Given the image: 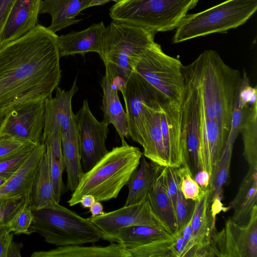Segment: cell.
I'll return each mask as SVG.
<instances>
[{
	"mask_svg": "<svg viewBox=\"0 0 257 257\" xmlns=\"http://www.w3.org/2000/svg\"><path fill=\"white\" fill-rule=\"evenodd\" d=\"M140 150L127 143L112 148L89 170L84 172L67 202L70 206L80 203L90 194L96 201H107L118 196L140 165Z\"/></svg>",
	"mask_w": 257,
	"mask_h": 257,
	"instance_id": "cell-3",
	"label": "cell"
},
{
	"mask_svg": "<svg viewBox=\"0 0 257 257\" xmlns=\"http://www.w3.org/2000/svg\"><path fill=\"white\" fill-rule=\"evenodd\" d=\"M9 109L0 110V131L9 113Z\"/></svg>",
	"mask_w": 257,
	"mask_h": 257,
	"instance_id": "cell-47",
	"label": "cell"
},
{
	"mask_svg": "<svg viewBox=\"0 0 257 257\" xmlns=\"http://www.w3.org/2000/svg\"><path fill=\"white\" fill-rule=\"evenodd\" d=\"M211 191L209 187L205 193L195 201L191 220V237L183 256H211V247L217 215L211 205Z\"/></svg>",
	"mask_w": 257,
	"mask_h": 257,
	"instance_id": "cell-14",
	"label": "cell"
},
{
	"mask_svg": "<svg viewBox=\"0 0 257 257\" xmlns=\"http://www.w3.org/2000/svg\"><path fill=\"white\" fill-rule=\"evenodd\" d=\"M240 132L243 144V155L249 168L257 169V101L248 108Z\"/></svg>",
	"mask_w": 257,
	"mask_h": 257,
	"instance_id": "cell-32",
	"label": "cell"
},
{
	"mask_svg": "<svg viewBox=\"0 0 257 257\" xmlns=\"http://www.w3.org/2000/svg\"><path fill=\"white\" fill-rule=\"evenodd\" d=\"M179 176V189L186 199L196 201L205 193L206 190L202 189L195 180L188 163H185L177 168Z\"/></svg>",
	"mask_w": 257,
	"mask_h": 257,
	"instance_id": "cell-34",
	"label": "cell"
},
{
	"mask_svg": "<svg viewBox=\"0 0 257 257\" xmlns=\"http://www.w3.org/2000/svg\"><path fill=\"white\" fill-rule=\"evenodd\" d=\"M62 138V150L67 173V189L73 192L84 174L81 162L75 116L68 133Z\"/></svg>",
	"mask_w": 257,
	"mask_h": 257,
	"instance_id": "cell-27",
	"label": "cell"
},
{
	"mask_svg": "<svg viewBox=\"0 0 257 257\" xmlns=\"http://www.w3.org/2000/svg\"><path fill=\"white\" fill-rule=\"evenodd\" d=\"M36 145L30 141L0 133V160L32 150Z\"/></svg>",
	"mask_w": 257,
	"mask_h": 257,
	"instance_id": "cell-35",
	"label": "cell"
},
{
	"mask_svg": "<svg viewBox=\"0 0 257 257\" xmlns=\"http://www.w3.org/2000/svg\"><path fill=\"white\" fill-rule=\"evenodd\" d=\"M255 206H257V169L249 168L236 196L227 208L233 210V215L230 217L233 221L244 224Z\"/></svg>",
	"mask_w": 257,
	"mask_h": 257,
	"instance_id": "cell-24",
	"label": "cell"
},
{
	"mask_svg": "<svg viewBox=\"0 0 257 257\" xmlns=\"http://www.w3.org/2000/svg\"><path fill=\"white\" fill-rule=\"evenodd\" d=\"M76 79L70 89L56 88L55 97L45 100V110L48 111L59 126L61 137L66 135L74 120L75 114L72 109V99L78 91Z\"/></svg>",
	"mask_w": 257,
	"mask_h": 257,
	"instance_id": "cell-30",
	"label": "cell"
},
{
	"mask_svg": "<svg viewBox=\"0 0 257 257\" xmlns=\"http://www.w3.org/2000/svg\"><path fill=\"white\" fill-rule=\"evenodd\" d=\"M140 165L133 173L127 184L128 193L124 205L136 204L145 199L164 167L147 161L144 156Z\"/></svg>",
	"mask_w": 257,
	"mask_h": 257,
	"instance_id": "cell-26",
	"label": "cell"
},
{
	"mask_svg": "<svg viewBox=\"0 0 257 257\" xmlns=\"http://www.w3.org/2000/svg\"><path fill=\"white\" fill-rule=\"evenodd\" d=\"M119 1V0H90L89 4L86 7L85 9L94 6L103 5L110 1H113L117 3Z\"/></svg>",
	"mask_w": 257,
	"mask_h": 257,
	"instance_id": "cell-46",
	"label": "cell"
},
{
	"mask_svg": "<svg viewBox=\"0 0 257 257\" xmlns=\"http://www.w3.org/2000/svg\"><path fill=\"white\" fill-rule=\"evenodd\" d=\"M156 34L142 27L112 20L104 34L101 58L104 63L114 66L128 80L143 53L155 43Z\"/></svg>",
	"mask_w": 257,
	"mask_h": 257,
	"instance_id": "cell-7",
	"label": "cell"
},
{
	"mask_svg": "<svg viewBox=\"0 0 257 257\" xmlns=\"http://www.w3.org/2000/svg\"><path fill=\"white\" fill-rule=\"evenodd\" d=\"M31 257H131L122 244L111 242L105 246L80 245L60 246L48 250L34 252Z\"/></svg>",
	"mask_w": 257,
	"mask_h": 257,
	"instance_id": "cell-23",
	"label": "cell"
},
{
	"mask_svg": "<svg viewBox=\"0 0 257 257\" xmlns=\"http://www.w3.org/2000/svg\"><path fill=\"white\" fill-rule=\"evenodd\" d=\"M161 108L149 107L142 134L143 156L163 167H168L160 126Z\"/></svg>",
	"mask_w": 257,
	"mask_h": 257,
	"instance_id": "cell-21",
	"label": "cell"
},
{
	"mask_svg": "<svg viewBox=\"0 0 257 257\" xmlns=\"http://www.w3.org/2000/svg\"><path fill=\"white\" fill-rule=\"evenodd\" d=\"M16 0H0V46L2 34Z\"/></svg>",
	"mask_w": 257,
	"mask_h": 257,
	"instance_id": "cell-40",
	"label": "cell"
},
{
	"mask_svg": "<svg viewBox=\"0 0 257 257\" xmlns=\"http://www.w3.org/2000/svg\"><path fill=\"white\" fill-rule=\"evenodd\" d=\"M184 70L191 79L205 115L229 134L239 72L226 65L214 50L202 52Z\"/></svg>",
	"mask_w": 257,
	"mask_h": 257,
	"instance_id": "cell-2",
	"label": "cell"
},
{
	"mask_svg": "<svg viewBox=\"0 0 257 257\" xmlns=\"http://www.w3.org/2000/svg\"><path fill=\"white\" fill-rule=\"evenodd\" d=\"M89 212L91 213V216H95L104 214L103 206L99 201H95L89 207Z\"/></svg>",
	"mask_w": 257,
	"mask_h": 257,
	"instance_id": "cell-44",
	"label": "cell"
},
{
	"mask_svg": "<svg viewBox=\"0 0 257 257\" xmlns=\"http://www.w3.org/2000/svg\"><path fill=\"white\" fill-rule=\"evenodd\" d=\"M256 10L257 0H226L202 12L187 14L176 28L172 42L225 33L244 24Z\"/></svg>",
	"mask_w": 257,
	"mask_h": 257,
	"instance_id": "cell-6",
	"label": "cell"
},
{
	"mask_svg": "<svg viewBox=\"0 0 257 257\" xmlns=\"http://www.w3.org/2000/svg\"><path fill=\"white\" fill-rule=\"evenodd\" d=\"M195 201L186 199L180 189L178 191L174 210L176 229L174 235L180 234L192 217Z\"/></svg>",
	"mask_w": 257,
	"mask_h": 257,
	"instance_id": "cell-37",
	"label": "cell"
},
{
	"mask_svg": "<svg viewBox=\"0 0 257 257\" xmlns=\"http://www.w3.org/2000/svg\"><path fill=\"white\" fill-rule=\"evenodd\" d=\"M88 219L103 233V239L110 242L118 231L125 227L144 225L165 230L153 213L148 195L139 203L124 205Z\"/></svg>",
	"mask_w": 257,
	"mask_h": 257,
	"instance_id": "cell-12",
	"label": "cell"
},
{
	"mask_svg": "<svg viewBox=\"0 0 257 257\" xmlns=\"http://www.w3.org/2000/svg\"><path fill=\"white\" fill-rule=\"evenodd\" d=\"M41 2L16 0L2 34L1 46L21 37L36 26Z\"/></svg>",
	"mask_w": 257,
	"mask_h": 257,
	"instance_id": "cell-19",
	"label": "cell"
},
{
	"mask_svg": "<svg viewBox=\"0 0 257 257\" xmlns=\"http://www.w3.org/2000/svg\"><path fill=\"white\" fill-rule=\"evenodd\" d=\"M45 151L42 142L32 149L21 168L0 187V202L23 197L30 193L37 167Z\"/></svg>",
	"mask_w": 257,
	"mask_h": 257,
	"instance_id": "cell-20",
	"label": "cell"
},
{
	"mask_svg": "<svg viewBox=\"0 0 257 257\" xmlns=\"http://www.w3.org/2000/svg\"><path fill=\"white\" fill-rule=\"evenodd\" d=\"M148 198L158 220L167 232L174 235L176 229L174 208L164 188L161 172L149 190Z\"/></svg>",
	"mask_w": 257,
	"mask_h": 257,
	"instance_id": "cell-29",
	"label": "cell"
},
{
	"mask_svg": "<svg viewBox=\"0 0 257 257\" xmlns=\"http://www.w3.org/2000/svg\"><path fill=\"white\" fill-rule=\"evenodd\" d=\"M106 30L103 22L93 24L88 28L58 36L60 57L96 52L102 55L103 36Z\"/></svg>",
	"mask_w": 257,
	"mask_h": 257,
	"instance_id": "cell-18",
	"label": "cell"
},
{
	"mask_svg": "<svg viewBox=\"0 0 257 257\" xmlns=\"http://www.w3.org/2000/svg\"><path fill=\"white\" fill-rule=\"evenodd\" d=\"M23 246L22 242H15L13 240L9 245L7 257L21 256V249Z\"/></svg>",
	"mask_w": 257,
	"mask_h": 257,
	"instance_id": "cell-43",
	"label": "cell"
},
{
	"mask_svg": "<svg viewBox=\"0 0 257 257\" xmlns=\"http://www.w3.org/2000/svg\"><path fill=\"white\" fill-rule=\"evenodd\" d=\"M183 67L178 59L166 54L155 43L143 53L134 71L170 101L180 103L185 85Z\"/></svg>",
	"mask_w": 257,
	"mask_h": 257,
	"instance_id": "cell-8",
	"label": "cell"
},
{
	"mask_svg": "<svg viewBox=\"0 0 257 257\" xmlns=\"http://www.w3.org/2000/svg\"><path fill=\"white\" fill-rule=\"evenodd\" d=\"M93 196L90 194H86L82 196L80 203L83 208H89L95 201Z\"/></svg>",
	"mask_w": 257,
	"mask_h": 257,
	"instance_id": "cell-45",
	"label": "cell"
},
{
	"mask_svg": "<svg viewBox=\"0 0 257 257\" xmlns=\"http://www.w3.org/2000/svg\"><path fill=\"white\" fill-rule=\"evenodd\" d=\"M90 0H44L42 1L40 14H48L52 19L48 27L56 33L67 27L78 23L77 15L86 7Z\"/></svg>",
	"mask_w": 257,
	"mask_h": 257,
	"instance_id": "cell-22",
	"label": "cell"
},
{
	"mask_svg": "<svg viewBox=\"0 0 257 257\" xmlns=\"http://www.w3.org/2000/svg\"><path fill=\"white\" fill-rule=\"evenodd\" d=\"M103 91V121L111 124L118 133L122 144L126 142L125 138L129 136L127 116L120 101L118 91L110 85L108 77L105 73L101 83Z\"/></svg>",
	"mask_w": 257,
	"mask_h": 257,
	"instance_id": "cell-25",
	"label": "cell"
},
{
	"mask_svg": "<svg viewBox=\"0 0 257 257\" xmlns=\"http://www.w3.org/2000/svg\"><path fill=\"white\" fill-rule=\"evenodd\" d=\"M58 35L37 24L0 47V110L52 96L61 71Z\"/></svg>",
	"mask_w": 257,
	"mask_h": 257,
	"instance_id": "cell-1",
	"label": "cell"
},
{
	"mask_svg": "<svg viewBox=\"0 0 257 257\" xmlns=\"http://www.w3.org/2000/svg\"><path fill=\"white\" fill-rule=\"evenodd\" d=\"M194 178L202 189L206 190L209 187L211 175L207 171H198L194 175Z\"/></svg>",
	"mask_w": 257,
	"mask_h": 257,
	"instance_id": "cell-42",
	"label": "cell"
},
{
	"mask_svg": "<svg viewBox=\"0 0 257 257\" xmlns=\"http://www.w3.org/2000/svg\"><path fill=\"white\" fill-rule=\"evenodd\" d=\"M199 0H119L109 10L113 21L155 33L176 29Z\"/></svg>",
	"mask_w": 257,
	"mask_h": 257,
	"instance_id": "cell-5",
	"label": "cell"
},
{
	"mask_svg": "<svg viewBox=\"0 0 257 257\" xmlns=\"http://www.w3.org/2000/svg\"><path fill=\"white\" fill-rule=\"evenodd\" d=\"M33 218V214L30 206L28 196L25 204L16 212L9 221L7 228L15 234H29V229Z\"/></svg>",
	"mask_w": 257,
	"mask_h": 257,
	"instance_id": "cell-36",
	"label": "cell"
},
{
	"mask_svg": "<svg viewBox=\"0 0 257 257\" xmlns=\"http://www.w3.org/2000/svg\"><path fill=\"white\" fill-rule=\"evenodd\" d=\"M257 257V206L246 223L240 224L230 217L224 226L214 234L211 256Z\"/></svg>",
	"mask_w": 257,
	"mask_h": 257,
	"instance_id": "cell-9",
	"label": "cell"
},
{
	"mask_svg": "<svg viewBox=\"0 0 257 257\" xmlns=\"http://www.w3.org/2000/svg\"><path fill=\"white\" fill-rule=\"evenodd\" d=\"M31 209L33 218L30 234L36 232L49 243L58 246L82 245L103 239V233L88 218L59 203Z\"/></svg>",
	"mask_w": 257,
	"mask_h": 257,
	"instance_id": "cell-4",
	"label": "cell"
},
{
	"mask_svg": "<svg viewBox=\"0 0 257 257\" xmlns=\"http://www.w3.org/2000/svg\"><path fill=\"white\" fill-rule=\"evenodd\" d=\"M199 107L200 115L197 172L201 170H206L211 175L228 133L216 121L205 115L200 100Z\"/></svg>",
	"mask_w": 257,
	"mask_h": 257,
	"instance_id": "cell-16",
	"label": "cell"
},
{
	"mask_svg": "<svg viewBox=\"0 0 257 257\" xmlns=\"http://www.w3.org/2000/svg\"><path fill=\"white\" fill-rule=\"evenodd\" d=\"M32 149L0 160V176L9 179L13 175L24 163Z\"/></svg>",
	"mask_w": 257,
	"mask_h": 257,
	"instance_id": "cell-39",
	"label": "cell"
},
{
	"mask_svg": "<svg viewBox=\"0 0 257 257\" xmlns=\"http://www.w3.org/2000/svg\"><path fill=\"white\" fill-rule=\"evenodd\" d=\"M45 100L15 106L9 109L0 133L30 141L42 142L45 124Z\"/></svg>",
	"mask_w": 257,
	"mask_h": 257,
	"instance_id": "cell-13",
	"label": "cell"
},
{
	"mask_svg": "<svg viewBox=\"0 0 257 257\" xmlns=\"http://www.w3.org/2000/svg\"><path fill=\"white\" fill-rule=\"evenodd\" d=\"M8 179L0 176V187L8 180Z\"/></svg>",
	"mask_w": 257,
	"mask_h": 257,
	"instance_id": "cell-48",
	"label": "cell"
},
{
	"mask_svg": "<svg viewBox=\"0 0 257 257\" xmlns=\"http://www.w3.org/2000/svg\"><path fill=\"white\" fill-rule=\"evenodd\" d=\"M160 126L168 167L178 168L188 163L181 103L168 101L163 105Z\"/></svg>",
	"mask_w": 257,
	"mask_h": 257,
	"instance_id": "cell-15",
	"label": "cell"
},
{
	"mask_svg": "<svg viewBox=\"0 0 257 257\" xmlns=\"http://www.w3.org/2000/svg\"><path fill=\"white\" fill-rule=\"evenodd\" d=\"M75 116L81 165L86 172L108 152L106 146L108 124L96 119L90 110L87 99L83 101Z\"/></svg>",
	"mask_w": 257,
	"mask_h": 257,
	"instance_id": "cell-11",
	"label": "cell"
},
{
	"mask_svg": "<svg viewBox=\"0 0 257 257\" xmlns=\"http://www.w3.org/2000/svg\"><path fill=\"white\" fill-rule=\"evenodd\" d=\"M29 194L23 197L0 202V229L7 227L14 214L25 204Z\"/></svg>",
	"mask_w": 257,
	"mask_h": 257,
	"instance_id": "cell-38",
	"label": "cell"
},
{
	"mask_svg": "<svg viewBox=\"0 0 257 257\" xmlns=\"http://www.w3.org/2000/svg\"><path fill=\"white\" fill-rule=\"evenodd\" d=\"M172 235L163 229L144 225H135L120 229L111 242L119 243L129 251Z\"/></svg>",
	"mask_w": 257,
	"mask_h": 257,
	"instance_id": "cell-31",
	"label": "cell"
},
{
	"mask_svg": "<svg viewBox=\"0 0 257 257\" xmlns=\"http://www.w3.org/2000/svg\"><path fill=\"white\" fill-rule=\"evenodd\" d=\"M29 200L31 208L35 209L57 203L45 151L35 174L29 194Z\"/></svg>",
	"mask_w": 257,
	"mask_h": 257,
	"instance_id": "cell-28",
	"label": "cell"
},
{
	"mask_svg": "<svg viewBox=\"0 0 257 257\" xmlns=\"http://www.w3.org/2000/svg\"><path fill=\"white\" fill-rule=\"evenodd\" d=\"M168 101L142 76L134 71L127 82L124 100L129 136L141 145L142 134L149 107L161 108Z\"/></svg>",
	"mask_w": 257,
	"mask_h": 257,
	"instance_id": "cell-10",
	"label": "cell"
},
{
	"mask_svg": "<svg viewBox=\"0 0 257 257\" xmlns=\"http://www.w3.org/2000/svg\"><path fill=\"white\" fill-rule=\"evenodd\" d=\"M177 236L159 239L129 250L131 257H173Z\"/></svg>",
	"mask_w": 257,
	"mask_h": 257,
	"instance_id": "cell-33",
	"label": "cell"
},
{
	"mask_svg": "<svg viewBox=\"0 0 257 257\" xmlns=\"http://www.w3.org/2000/svg\"><path fill=\"white\" fill-rule=\"evenodd\" d=\"M42 143L45 147L54 186L56 201L59 203L65 188L63 173L65 166L62 150L60 129L51 114L45 110Z\"/></svg>",
	"mask_w": 257,
	"mask_h": 257,
	"instance_id": "cell-17",
	"label": "cell"
},
{
	"mask_svg": "<svg viewBox=\"0 0 257 257\" xmlns=\"http://www.w3.org/2000/svg\"><path fill=\"white\" fill-rule=\"evenodd\" d=\"M13 240V233L7 227L0 229V257H7L9 245Z\"/></svg>",
	"mask_w": 257,
	"mask_h": 257,
	"instance_id": "cell-41",
	"label": "cell"
}]
</instances>
